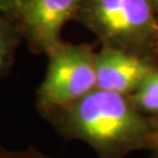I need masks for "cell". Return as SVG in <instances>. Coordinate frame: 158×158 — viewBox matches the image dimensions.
Returning <instances> with one entry per match:
<instances>
[{
    "mask_svg": "<svg viewBox=\"0 0 158 158\" xmlns=\"http://www.w3.org/2000/svg\"><path fill=\"white\" fill-rule=\"evenodd\" d=\"M40 116L59 136L85 142L98 158L152 151L158 138V118L142 113L129 96L98 88Z\"/></svg>",
    "mask_w": 158,
    "mask_h": 158,
    "instance_id": "1",
    "label": "cell"
},
{
    "mask_svg": "<svg viewBox=\"0 0 158 158\" xmlns=\"http://www.w3.org/2000/svg\"><path fill=\"white\" fill-rule=\"evenodd\" d=\"M75 21L101 47L158 62V17L150 0H83Z\"/></svg>",
    "mask_w": 158,
    "mask_h": 158,
    "instance_id": "2",
    "label": "cell"
},
{
    "mask_svg": "<svg viewBox=\"0 0 158 158\" xmlns=\"http://www.w3.org/2000/svg\"><path fill=\"white\" fill-rule=\"evenodd\" d=\"M95 56L93 46L66 41L47 55L45 76L35 91L40 115L70 104L97 88Z\"/></svg>",
    "mask_w": 158,
    "mask_h": 158,
    "instance_id": "3",
    "label": "cell"
},
{
    "mask_svg": "<svg viewBox=\"0 0 158 158\" xmlns=\"http://www.w3.org/2000/svg\"><path fill=\"white\" fill-rule=\"evenodd\" d=\"M83 0H28L18 27L34 54L46 56L63 42L62 29L76 19Z\"/></svg>",
    "mask_w": 158,
    "mask_h": 158,
    "instance_id": "4",
    "label": "cell"
},
{
    "mask_svg": "<svg viewBox=\"0 0 158 158\" xmlns=\"http://www.w3.org/2000/svg\"><path fill=\"white\" fill-rule=\"evenodd\" d=\"M95 66L98 89L130 96L149 74L157 69L158 62L101 47L96 52Z\"/></svg>",
    "mask_w": 158,
    "mask_h": 158,
    "instance_id": "5",
    "label": "cell"
},
{
    "mask_svg": "<svg viewBox=\"0 0 158 158\" xmlns=\"http://www.w3.org/2000/svg\"><path fill=\"white\" fill-rule=\"evenodd\" d=\"M23 34L15 23L0 12V81L12 72Z\"/></svg>",
    "mask_w": 158,
    "mask_h": 158,
    "instance_id": "6",
    "label": "cell"
},
{
    "mask_svg": "<svg viewBox=\"0 0 158 158\" xmlns=\"http://www.w3.org/2000/svg\"><path fill=\"white\" fill-rule=\"evenodd\" d=\"M129 97L142 113L158 118V68L143 80Z\"/></svg>",
    "mask_w": 158,
    "mask_h": 158,
    "instance_id": "7",
    "label": "cell"
},
{
    "mask_svg": "<svg viewBox=\"0 0 158 158\" xmlns=\"http://www.w3.org/2000/svg\"><path fill=\"white\" fill-rule=\"evenodd\" d=\"M0 158H53L34 147L26 149H11L0 144Z\"/></svg>",
    "mask_w": 158,
    "mask_h": 158,
    "instance_id": "8",
    "label": "cell"
},
{
    "mask_svg": "<svg viewBox=\"0 0 158 158\" xmlns=\"http://www.w3.org/2000/svg\"><path fill=\"white\" fill-rule=\"evenodd\" d=\"M28 0H0V12L18 25Z\"/></svg>",
    "mask_w": 158,
    "mask_h": 158,
    "instance_id": "9",
    "label": "cell"
},
{
    "mask_svg": "<svg viewBox=\"0 0 158 158\" xmlns=\"http://www.w3.org/2000/svg\"><path fill=\"white\" fill-rule=\"evenodd\" d=\"M151 152H152V158H158V138L157 142H156V145H155V148H153V150Z\"/></svg>",
    "mask_w": 158,
    "mask_h": 158,
    "instance_id": "10",
    "label": "cell"
},
{
    "mask_svg": "<svg viewBox=\"0 0 158 158\" xmlns=\"http://www.w3.org/2000/svg\"><path fill=\"white\" fill-rule=\"evenodd\" d=\"M150 1H151L153 10H155V12H156V14H157L158 17V0H150Z\"/></svg>",
    "mask_w": 158,
    "mask_h": 158,
    "instance_id": "11",
    "label": "cell"
}]
</instances>
